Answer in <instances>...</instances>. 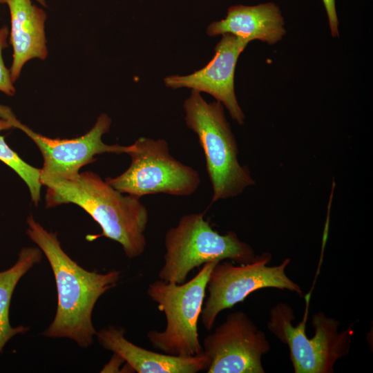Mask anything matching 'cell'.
Returning a JSON list of instances; mask_svg holds the SVG:
<instances>
[{
  "instance_id": "cell-20",
  "label": "cell",
  "mask_w": 373,
  "mask_h": 373,
  "mask_svg": "<svg viewBox=\"0 0 373 373\" xmlns=\"http://www.w3.org/2000/svg\"><path fill=\"white\" fill-rule=\"evenodd\" d=\"M38 1L39 3H41L43 6H46L45 1L44 0H35Z\"/></svg>"
},
{
  "instance_id": "cell-7",
  "label": "cell",
  "mask_w": 373,
  "mask_h": 373,
  "mask_svg": "<svg viewBox=\"0 0 373 373\" xmlns=\"http://www.w3.org/2000/svg\"><path fill=\"white\" fill-rule=\"evenodd\" d=\"M128 169L106 181L119 192L138 198L163 193L189 196L198 189L201 179L193 167L173 157L164 139L140 137L128 146Z\"/></svg>"
},
{
  "instance_id": "cell-5",
  "label": "cell",
  "mask_w": 373,
  "mask_h": 373,
  "mask_svg": "<svg viewBox=\"0 0 373 373\" xmlns=\"http://www.w3.org/2000/svg\"><path fill=\"white\" fill-rule=\"evenodd\" d=\"M219 262L213 260L204 264L193 278L181 284L160 279L149 285L148 296L157 303L166 320L164 331L150 330L147 333L153 347L173 356H193L202 353L198 323L209 274Z\"/></svg>"
},
{
  "instance_id": "cell-11",
  "label": "cell",
  "mask_w": 373,
  "mask_h": 373,
  "mask_svg": "<svg viewBox=\"0 0 373 373\" xmlns=\"http://www.w3.org/2000/svg\"><path fill=\"white\" fill-rule=\"evenodd\" d=\"M249 42L224 34L215 47L214 56L204 68L190 75L167 76L164 82L173 89L189 88L212 95L225 106L233 119L242 125L245 116L235 94L234 74L238 57Z\"/></svg>"
},
{
  "instance_id": "cell-6",
  "label": "cell",
  "mask_w": 373,
  "mask_h": 373,
  "mask_svg": "<svg viewBox=\"0 0 373 373\" xmlns=\"http://www.w3.org/2000/svg\"><path fill=\"white\" fill-rule=\"evenodd\" d=\"M294 311L285 303H278L270 310L269 330L290 352V358L295 373H332L339 359L350 352L352 326L338 332L340 322L319 312L313 315L312 325L315 334L306 336V314L296 327L292 324Z\"/></svg>"
},
{
  "instance_id": "cell-14",
  "label": "cell",
  "mask_w": 373,
  "mask_h": 373,
  "mask_svg": "<svg viewBox=\"0 0 373 373\" xmlns=\"http://www.w3.org/2000/svg\"><path fill=\"white\" fill-rule=\"evenodd\" d=\"M279 8L274 3L254 6L230 7L226 17L211 23L207 33L211 37L231 34L251 41L255 39L274 44L286 33Z\"/></svg>"
},
{
  "instance_id": "cell-9",
  "label": "cell",
  "mask_w": 373,
  "mask_h": 373,
  "mask_svg": "<svg viewBox=\"0 0 373 373\" xmlns=\"http://www.w3.org/2000/svg\"><path fill=\"white\" fill-rule=\"evenodd\" d=\"M0 116L26 133L37 145L44 160L40 180L44 178H68L77 175L80 169L93 162L103 153H126L128 146L106 144L102 136L108 132L111 119L101 114L94 126L84 135L72 139L50 138L40 135L15 117L12 111L0 105ZM41 182V181H40Z\"/></svg>"
},
{
  "instance_id": "cell-16",
  "label": "cell",
  "mask_w": 373,
  "mask_h": 373,
  "mask_svg": "<svg viewBox=\"0 0 373 373\" xmlns=\"http://www.w3.org/2000/svg\"><path fill=\"white\" fill-rule=\"evenodd\" d=\"M13 128L5 118L0 116V131ZM0 161L11 168L26 184L32 202L37 205L41 199V183L40 169L36 168L23 160L6 142L0 135Z\"/></svg>"
},
{
  "instance_id": "cell-8",
  "label": "cell",
  "mask_w": 373,
  "mask_h": 373,
  "mask_svg": "<svg viewBox=\"0 0 373 373\" xmlns=\"http://www.w3.org/2000/svg\"><path fill=\"white\" fill-rule=\"evenodd\" d=\"M271 258L269 253L256 256L247 264L234 265L229 262H218L211 271L207 285L208 297L200 314L203 326L211 330L218 315L242 302L251 293L263 288H278L303 296L300 287L285 274L290 260L276 266H267Z\"/></svg>"
},
{
  "instance_id": "cell-2",
  "label": "cell",
  "mask_w": 373,
  "mask_h": 373,
  "mask_svg": "<svg viewBox=\"0 0 373 373\" xmlns=\"http://www.w3.org/2000/svg\"><path fill=\"white\" fill-rule=\"evenodd\" d=\"M46 187V207L74 204L84 209L100 226L102 232L88 235L93 241L101 236L121 245L130 259L143 254L149 212L140 198L122 193L97 173L85 171L68 178L41 179Z\"/></svg>"
},
{
  "instance_id": "cell-18",
  "label": "cell",
  "mask_w": 373,
  "mask_h": 373,
  "mask_svg": "<svg viewBox=\"0 0 373 373\" xmlns=\"http://www.w3.org/2000/svg\"><path fill=\"white\" fill-rule=\"evenodd\" d=\"M328 17L329 26L332 36L338 37V21L336 11L335 0H323Z\"/></svg>"
},
{
  "instance_id": "cell-12",
  "label": "cell",
  "mask_w": 373,
  "mask_h": 373,
  "mask_svg": "<svg viewBox=\"0 0 373 373\" xmlns=\"http://www.w3.org/2000/svg\"><path fill=\"white\" fill-rule=\"evenodd\" d=\"M124 330L108 326L96 332L105 350L122 358L137 373H197L206 370L208 359L202 354L193 356H173L139 347L128 341Z\"/></svg>"
},
{
  "instance_id": "cell-4",
  "label": "cell",
  "mask_w": 373,
  "mask_h": 373,
  "mask_svg": "<svg viewBox=\"0 0 373 373\" xmlns=\"http://www.w3.org/2000/svg\"><path fill=\"white\" fill-rule=\"evenodd\" d=\"M164 264L158 276L167 283L181 284L195 268L213 260L229 259L238 264L253 262L251 247L233 231L221 235L204 219V213L182 216L164 236Z\"/></svg>"
},
{
  "instance_id": "cell-1",
  "label": "cell",
  "mask_w": 373,
  "mask_h": 373,
  "mask_svg": "<svg viewBox=\"0 0 373 373\" xmlns=\"http://www.w3.org/2000/svg\"><path fill=\"white\" fill-rule=\"evenodd\" d=\"M26 222V233L46 257L57 287V312L42 334L69 338L86 348L93 344L97 332L92 321L94 307L101 296L117 285L121 273L84 269L62 249L57 232L46 229L31 214Z\"/></svg>"
},
{
  "instance_id": "cell-15",
  "label": "cell",
  "mask_w": 373,
  "mask_h": 373,
  "mask_svg": "<svg viewBox=\"0 0 373 373\" xmlns=\"http://www.w3.org/2000/svg\"><path fill=\"white\" fill-rule=\"evenodd\" d=\"M42 258L39 247H23L17 262L10 268L0 271V353L14 336L28 330L22 325L12 327L9 319V307L14 290L19 280Z\"/></svg>"
},
{
  "instance_id": "cell-10",
  "label": "cell",
  "mask_w": 373,
  "mask_h": 373,
  "mask_svg": "<svg viewBox=\"0 0 373 373\" xmlns=\"http://www.w3.org/2000/svg\"><path fill=\"white\" fill-rule=\"evenodd\" d=\"M202 346L207 373H264L262 357L271 348L265 333L241 311L230 313Z\"/></svg>"
},
{
  "instance_id": "cell-17",
  "label": "cell",
  "mask_w": 373,
  "mask_h": 373,
  "mask_svg": "<svg viewBox=\"0 0 373 373\" xmlns=\"http://www.w3.org/2000/svg\"><path fill=\"white\" fill-rule=\"evenodd\" d=\"M8 35L9 30L7 27L0 28V92L12 96L15 93L14 82L11 79L10 70L5 66L2 56L3 50L8 46Z\"/></svg>"
},
{
  "instance_id": "cell-19",
  "label": "cell",
  "mask_w": 373,
  "mask_h": 373,
  "mask_svg": "<svg viewBox=\"0 0 373 373\" xmlns=\"http://www.w3.org/2000/svg\"><path fill=\"white\" fill-rule=\"evenodd\" d=\"M113 354V356L111 358V361L106 365H105V367L101 371L102 372H119V366L122 363L124 362V361L117 354L115 353Z\"/></svg>"
},
{
  "instance_id": "cell-3",
  "label": "cell",
  "mask_w": 373,
  "mask_h": 373,
  "mask_svg": "<svg viewBox=\"0 0 373 373\" xmlns=\"http://www.w3.org/2000/svg\"><path fill=\"white\" fill-rule=\"evenodd\" d=\"M183 108L186 124L197 135L205 157L213 190L211 204L236 197L253 185L249 169L238 162L237 142L222 104L207 102L199 91L192 90Z\"/></svg>"
},
{
  "instance_id": "cell-13",
  "label": "cell",
  "mask_w": 373,
  "mask_h": 373,
  "mask_svg": "<svg viewBox=\"0 0 373 373\" xmlns=\"http://www.w3.org/2000/svg\"><path fill=\"white\" fill-rule=\"evenodd\" d=\"M10 14V42L13 54L10 68L15 82L25 64L32 59H44L48 55L45 21L46 14L31 0H0Z\"/></svg>"
}]
</instances>
